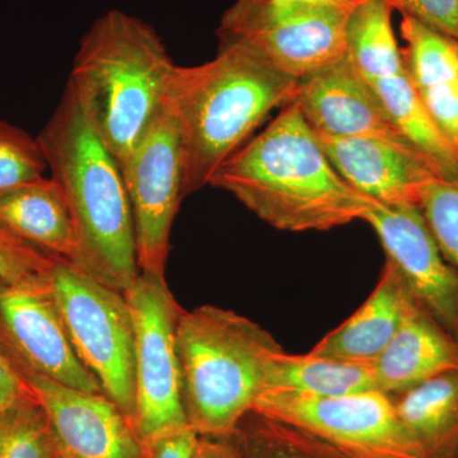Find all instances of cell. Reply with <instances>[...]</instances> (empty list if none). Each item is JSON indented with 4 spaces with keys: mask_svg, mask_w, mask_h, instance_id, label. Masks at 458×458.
Here are the masks:
<instances>
[{
    "mask_svg": "<svg viewBox=\"0 0 458 458\" xmlns=\"http://www.w3.org/2000/svg\"><path fill=\"white\" fill-rule=\"evenodd\" d=\"M49 283L78 358L98 378L108 399L132 420L135 336L125 295L57 258Z\"/></svg>",
    "mask_w": 458,
    "mask_h": 458,
    "instance_id": "obj_6",
    "label": "cell"
},
{
    "mask_svg": "<svg viewBox=\"0 0 458 458\" xmlns=\"http://www.w3.org/2000/svg\"><path fill=\"white\" fill-rule=\"evenodd\" d=\"M254 411L311 433L344 458H424L394 397L379 390L337 397L264 391Z\"/></svg>",
    "mask_w": 458,
    "mask_h": 458,
    "instance_id": "obj_9",
    "label": "cell"
},
{
    "mask_svg": "<svg viewBox=\"0 0 458 458\" xmlns=\"http://www.w3.org/2000/svg\"><path fill=\"white\" fill-rule=\"evenodd\" d=\"M377 388L399 394L458 369V342L412 301L391 342L372 363Z\"/></svg>",
    "mask_w": 458,
    "mask_h": 458,
    "instance_id": "obj_17",
    "label": "cell"
},
{
    "mask_svg": "<svg viewBox=\"0 0 458 458\" xmlns=\"http://www.w3.org/2000/svg\"><path fill=\"white\" fill-rule=\"evenodd\" d=\"M394 397L424 458H458V369Z\"/></svg>",
    "mask_w": 458,
    "mask_h": 458,
    "instance_id": "obj_21",
    "label": "cell"
},
{
    "mask_svg": "<svg viewBox=\"0 0 458 458\" xmlns=\"http://www.w3.org/2000/svg\"><path fill=\"white\" fill-rule=\"evenodd\" d=\"M315 134L340 176L375 203L418 205L423 190L441 177L409 144Z\"/></svg>",
    "mask_w": 458,
    "mask_h": 458,
    "instance_id": "obj_16",
    "label": "cell"
},
{
    "mask_svg": "<svg viewBox=\"0 0 458 458\" xmlns=\"http://www.w3.org/2000/svg\"><path fill=\"white\" fill-rule=\"evenodd\" d=\"M134 322L135 406L140 439L189 426L181 401L176 330L182 307L165 276L143 273L123 292Z\"/></svg>",
    "mask_w": 458,
    "mask_h": 458,
    "instance_id": "obj_10",
    "label": "cell"
},
{
    "mask_svg": "<svg viewBox=\"0 0 458 458\" xmlns=\"http://www.w3.org/2000/svg\"><path fill=\"white\" fill-rule=\"evenodd\" d=\"M119 165L134 219L138 267L143 273L165 276L172 225L185 199L179 126L167 101L143 140Z\"/></svg>",
    "mask_w": 458,
    "mask_h": 458,
    "instance_id": "obj_11",
    "label": "cell"
},
{
    "mask_svg": "<svg viewBox=\"0 0 458 458\" xmlns=\"http://www.w3.org/2000/svg\"><path fill=\"white\" fill-rule=\"evenodd\" d=\"M49 419L60 445L75 458H140L131 419L105 394L86 393L8 361Z\"/></svg>",
    "mask_w": 458,
    "mask_h": 458,
    "instance_id": "obj_14",
    "label": "cell"
},
{
    "mask_svg": "<svg viewBox=\"0 0 458 458\" xmlns=\"http://www.w3.org/2000/svg\"><path fill=\"white\" fill-rule=\"evenodd\" d=\"M418 205L443 258L458 273V179L432 181Z\"/></svg>",
    "mask_w": 458,
    "mask_h": 458,
    "instance_id": "obj_25",
    "label": "cell"
},
{
    "mask_svg": "<svg viewBox=\"0 0 458 458\" xmlns=\"http://www.w3.org/2000/svg\"><path fill=\"white\" fill-rule=\"evenodd\" d=\"M47 170L38 138L0 120V192L40 179Z\"/></svg>",
    "mask_w": 458,
    "mask_h": 458,
    "instance_id": "obj_26",
    "label": "cell"
},
{
    "mask_svg": "<svg viewBox=\"0 0 458 458\" xmlns=\"http://www.w3.org/2000/svg\"><path fill=\"white\" fill-rule=\"evenodd\" d=\"M414 300L399 270L386 260L381 278L366 302L310 352L331 360L373 363L396 334Z\"/></svg>",
    "mask_w": 458,
    "mask_h": 458,
    "instance_id": "obj_19",
    "label": "cell"
},
{
    "mask_svg": "<svg viewBox=\"0 0 458 458\" xmlns=\"http://www.w3.org/2000/svg\"><path fill=\"white\" fill-rule=\"evenodd\" d=\"M59 458H75V457L71 456V454H66V452L64 450H63V447H62V452H60Z\"/></svg>",
    "mask_w": 458,
    "mask_h": 458,
    "instance_id": "obj_33",
    "label": "cell"
},
{
    "mask_svg": "<svg viewBox=\"0 0 458 458\" xmlns=\"http://www.w3.org/2000/svg\"><path fill=\"white\" fill-rule=\"evenodd\" d=\"M49 273L23 282L0 280V354L69 387L104 394L72 345Z\"/></svg>",
    "mask_w": 458,
    "mask_h": 458,
    "instance_id": "obj_12",
    "label": "cell"
},
{
    "mask_svg": "<svg viewBox=\"0 0 458 458\" xmlns=\"http://www.w3.org/2000/svg\"><path fill=\"white\" fill-rule=\"evenodd\" d=\"M181 401L200 437L236 432L254 411L276 337L260 325L221 307L182 310L176 330Z\"/></svg>",
    "mask_w": 458,
    "mask_h": 458,
    "instance_id": "obj_5",
    "label": "cell"
},
{
    "mask_svg": "<svg viewBox=\"0 0 458 458\" xmlns=\"http://www.w3.org/2000/svg\"><path fill=\"white\" fill-rule=\"evenodd\" d=\"M49 419L31 393L0 408V458H59Z\"/></svg>",
    "mask_w": 458,
    "mask_h": 458,
    "instance_id": "obj_24",
    "label": "cell"
},
{
    "mask_svg": "<svg viewBox=\"0 0 458 458\" xmlns=\"http://www.w3.org/2000/svg\"><path fill=\"white\" fill-rule=\"evenodd\" d=\"M38 140L73 219L81 270L123 293L140 273L131 201L119 162L68 84Z\"/></svg>",
    "mask_w": 458,
    "mask_h": 458,
    "instance_id": "obj_3",
    "label": "cell"
},
{
    "mask_svg": "<svg viewBox=\"0 0 458 458\" xmlns=\"http://www.w3.org/2000/svg\"><path fill=\"white\" fill-rule=\"evenodd\" d=\"M174 66L156 30L125 12H106L84 33L68 86L119 164L164 107Z\"/></svg>",
    "mask_w": 458,
    "mask_h": 458,
    "instance_id": "obj_4",
    "label": "cell"
},
{
    "mask_svg": "<svg viewBox=\"0 0 458 458\" xmlns=\"http://www.w3.org/2000/svg\"><path fill=\"white\" fill-rule=\"evenodd\" d=\"M234 436L241 458H344L311 433L255 411L243 418Z\"/></svg>",
    "mask_w": 458,
    "mask_h": 458,
    "instance_id": "obj_23",
    "label": "cell"
},
{
    "mask_svg": "<svg viewBox=\"0 0 458 458\" xmlns=\"http://www.w3.org/2000/svg\"><path fill=\"white\" fill-rule=\"evenodd\" d=\"M378 390L372 363H355L318 357L274 352L265 369L264 391H284L316 397ZM261 393V394H262Z\"/></svg>",
    "mask_w": 458,
    "mask_h": 458,
    "instance_id": "obj_22",
    "label": "cell"
},
{
    "mask_svg": "<svg viewBox=\"0 0 458 458\" xmlns=\"http://www.w3.org/2000/svg\"><path fill=\"white\" fill-rule=\"evenodd\" d=\"M360 221L375 229L412 297L458 342V273L443 258L417 204L370 201Z\"/></svg>",
    "mask_w": 458,
    "mask_h": 458,
    "instance_id": "obj_13",
    "label": "cell"
},
{
    "mask_svg": "<svg viewBox=\"0 0 458 458\" xmlns=\"http://www.w3.org/2000/svg\"><path fill=\"white\" fill-rule=\"evenodd\" d=\"M209 185L288 232L328 231L360 221L372 201L340 176L294 101L229 157Z\"/></svg>",
    "mask_w": 458,
    "mask_h": 458,
    "instance_id": "obj_1",
    "label": "cell"
},
{
    "mask_svg": "<svg viewBox=\"0 0 458 458\" xmlns=\"http://www.w3.org/2000/svg\"><path fill=\"white\" fill-rule=\"evenodd\" d=\"M351 12L297 0H236L216 35L301 81L345 55Z\"/></svg>",
    "mask_w": 458,
    "mask_h": 458,
    "instance_id": "obj_7",
    "label": "cell"
},
{
    "mask_svg": "<svg viewBox=\"0 0 458 458\" xmlns=\"http://www.w3.org/2000/svg\"><path fill=\"white\" fill-rule=\"evenodd\" d=\"M0 223L30 245L81 269V251L64 194L49 177L0 192Z\"/></svg>",
    "mask_w": 458,
    "mask_h": 458,
    "instance_id": "obj_20",
    "label": "cell"
},
{
    "mask_svg": "<svg viewBox=\"0 0 458 458\" xmlns=\"http://www.w3.org/2000/svg\"><path fill=\"white\" fill-rule=\"evenodd\" d=\"M200 436L186 426L140 439V458H195Z\"/></svg>",
    "mask_w": 458,
    "mask_h": 458,
    "instance_id": "obj_29",
    "label": "cell"
},
{
    "mask_svg": "<svg viewBox=\"0 0 458 458\" xmlns=\"http://www.w3.org/2000/svg\"><path fill=\"white\" fill-rule=\"evenodd\" d=\"M403 64L434 125L458 152V40L403 17Z\"/></svg>",
    "mask_w": 458,
    "mask_h": 458,
    "instance_id": "obj_18",
    "label": "cell"
},
{
    "mask_svg": "<svg viewBox=\"0 0 458 458\" xmlns=\"http://www.w3.org/2000/svg\"><path fill=\"white\" fill-rule=\"evenodd\" d=\"M297 2L310 3V4L328 5L352 11L355 7L367 2V0H297Z\"/></svg>",
    "mask_w": 458,
    "mask_h": 458,
    "instance_id": "obj_32",
    "label": "cell"
},
{
    "mask_svg": "<svg viewBox=\"0 0 458 458\" xmlns=\"http://www.w3.org/2000/svg\"><path fill=\"white\" fill-rule=\"evenodd\" d=\"M298 82L227 42L209 62L174 66L165 101L179 126L183 197L209 185L267 114L293 101Z\"/></svg>",
    "mask_w": 458,
    "mask_h": 458,
    "instance_id": "obj_2",
    "label": "cell"
},
{
    "mask_svg": "<svg viewBox=\"0 0 458 458\" xmlns=\"http://www.w3.org/2000/svg\"><path fill=\"white\" fill-rule=\"evenodd\" d=\"M293 101L318 134L376 138L411 146L394 128L346 54L301 80Z\"/></svg>",
    "mask_w": 458,
    "mask_h": 458,
    "instance_id": "obj_15",
    "label": "cell"
},
{
    "mask_svg": "<svg viewBox=\"0 0 458 458\" xmlns=\"http://www.w3.org/2000/svg\"><path fill=\"white\" fill-rule=\"evenodd\" d=\"M195 458H241L236 436L200 437Z\"/></svg>",
    "mask_w": 458,
    "mask_h": 458,
    "instance_id": "obj_30",
    "label": "cell"
},
{
    "mask_svg": "<svg viewBox=\"0 0 458 458\" xmlns=\"http://www.w3.org/2000/svg\"><path fill=\"white\" fill-rule=\"evenodd\" d=\"M393 9L382 0L355 7L346 26V55L394 128L442 179H458V152L421 105L403 64L393 27Z\"/></svg>",
    "mask_w": 458,
    "mask_h": 458,
    "instance_id": "obj_8",
    "label": "cell"
},
{
    "mask_svg": "<svg viewBox=\"0 0 458 458\" xmlns=\"http://www.w3.org/2000/svg\"><path fill=\"white\" fill-rule=\"evenodd\" d=\"M55 260L0 223V280L16 283L40 278L49 273Z\"/></svg>",
    "mask_w": 458,
    "mask_h": 458,
    "instance_id": "obj_27",
    "label": "cell"
},
{
    "mask_svg": "<svg viewBox=\"0 0 458 458\" xmlns=\"http://www.w3.org/2000/svg\"><path fill=\"white\" fill-rule=\"evenodd\" d=\"M30 393L31 391L21 381L17 373L0 354V408Z\"/></svg>",
    "mask_w": 458,
    "mask_h": 458,
    "instance_id": "obj_31",
    "label": "cell"
},
{
    "mask_svg": "<svg viewBox=\"0 0 458 458\" xmlns=\"http://www.w3.org/2000/svg\"><path fill=\"white\" fill-rule=\"evenodd\" d=\"M403 17L458 40V0H382Z\"/></svg>",
    "mask_w": 458,
    "mask_h": 458,
    "instance_id": "obj_28",
    "label": "cell"
}]
</instances>
